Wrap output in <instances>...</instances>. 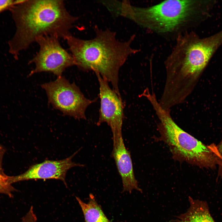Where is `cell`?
<instances>
[{
    "instance_id": "obj_1",
    "label": "cell",
    "mask_w": 222,
    "mask_h": 222,
    "mask_svg": "<svg viewBox=\"0 0 222 222\" xmlns=\"http://www.w3.org/2000/svg\"><path fill=\"white\" fill-rule=\"evenodd\" d=\"M222 44V34L220 33L204 38L193 32L179 35L175 47L165 62L166 77L162 100L172 106L183 103Z\"/></svg>"
},
{
    "instance_id": "obj_2",
    "label": "cell",
    "mask_w": 222,
    "mask_h": 222,
    "mask_svg": "<svg viewBox=\"0 0 222 222\" xmlns=\"http://www.w3.org/2000/svg\"><path fill=\"white\" fill-rule=\"evenodd\" d=\"M10 10L16 31L8 42L9 52L18 59L20 52L27 49L38 37L54 36L65 39L78 17L71 15L64 1L25 0Z\"/></svg>"
},
{
    "instance_id": "obj_3",
    "label": "cell",
    "mask_w": 222,
    "mask_h": 222,
    "mask_svg": "<svg viewBox=\"0 0 222 222\" xmlns=\"http://www.w3.org/2000/svg\"><path fill=\"white\" fill-rule=\"evenodd\" d=\"M94 30L95 36L91 39H82L72 35L66 39L76 65L83 71L98 73L111 84L113 89L121 98L119 71L129 56L138 51L131 47L135 36L122 42L116 39L115 32L109 29L101 30L95 25Z\"/></svg>"
},
{
    "instance_id": "obj_4",
    "label": "cell",
    "mask_w": 222,
    "mask_h": 222,
    "mask_svg": "<svg viewBox=\"0 0 222 222\" xmlns=\"http://www.w3.org/2000/svg\"><path fill=\"white\" fill-rule=\"evenodd\" d=\"M204 1L169 0L147 7L125 3L123 17L162 34L177 33L190 27L205 13Z\"/></svg>"
},
{
    "instance_id": "obj_5",
    "label": "cell",
    "mask_w": 222,
    "mask_h": 222,
    "mask_svg": "<svg viewBox=\"0 0 222 222\" xmlns=\"http://www.w3.org/2000/svg\"><path fill=\"white\" fill-rule=\"evenodd\" d=\"M148 100L159 120L161 138L174 157L200 167L215 168L216 159L210 145L204 144L179 127L172 118L170 110L161 106L155 95L150 96Z\"/></svg>"
},
{
    "instance_id": "obj_6",
    "label": "cell",
    "mask_w": 222,
    "mask_h": 222,
    "mask_svg": "<svg viewBox=\"0 0 222 222\" xmlns=\"http://www.w3.org/2000/svg\"><path fill=\"white\" fill-rule=\"evenodd\" d=\"M41 86L45 91L49 102L55 108L79 120L86 119L87 108L97 99L86 98L74 83H70L62 76Z\"/></svg>"
},
{
    "instance_id": "obj_7",
    "label": "cell",
    "mask_w": 222,
    "mask_h": 222,
    "mask_svg": "<svg viewBox=\"0 0 222 222\" xmlns=\"http://www.w3.org/2000/svg\"><path fill=\"white\" fill-rule=\"evenodd\" d=\"M54 36L47 35L38 37L35 42L39 44V51L29 62L34 63L35 69L30 73L49 72L58 77L62 76L65 69L76 65L72 55L61 45L59 39Z\"/></svg>"
},
{
    "instance_id": "obj_8",
    "label": "cell",
    "mask_w": 222,
    "mask_h": 222,
    "mask_svg": "<svg viewBox=\"0 0 222 222\" xmlns=\"http://www.w3.org/2000/svg\"><path fill=\"white\" fill-rule=\"evenodd\" d=\"M99 84L100 107L97 125L106 122L110 127L113 137L122 135L124 118L123 105L121 99L109 87L108 81L98 72H95Z\"/></svg>"
},
{
    "instance_id": "obj_9",
    "label": "cell",
    "mask_w": 222,
    "mask_h": 222,
    "mask_svg": "<svg viewBox=\"0 0 222 222\" xmlns=\"http://www.w3.org/2000/svg\"><path fill=\"white\" fill-rule=\"evenodd\" d=\"M79 150L69 157L57 161L46 160L31 166L25 172L15 176H9V183L12 184L29 180L54 179L60 180L66 185L65 178L67 171L72 167L84 166L76 163L72 159Z\"/></svg>"
},
{
    "instance_id": "obj_10",
    "label": "cell",
    "mask_w": 222,
    "mask_h": 222,
    "mask_svg": "<svg viewBox=\"0 0 222 222\" xmlns=\"http://www.w3.org/2000/svg\"><path fill=\"white\" fill-rule=\"evenodd\" d=\"M113 141L111 156L121 176L123 191L131 192L136 190L142 192L134 176L130 153L125 147L122 135L113 137Z\"/></svg>"
},
{
    "instance_id": "obj_11",
    "label": "cell",
    "mask_w": 222,
    "mask_h": 222,
    "mask_svg": "<svg viewBox=\"0 0 222 222\" xmlns=\"http://www.w3.org/2000/svg\"><path fill=\"white\" fill-rule=\"evenodd\" d=\"M190 206L187 211L177 217L176 222H215L205 203L189 197Z\"/></svg>"
},
{
    "instance_id": "obj_12",
    "label": "cell",
    "mask_w": 222,
    "mask_h": 222,
    "mask_svg": "<svg viewBox=\"0 0 222 222\" xmlns=\"http://www.w3.org/2000/svg\"><path fill=\"white\" fill-rule=\"evenodd\" d=\"M76 198L83 213L85 222H110L93 195H89L88 202L86 203L79 198L76 197Z\"/></svg>"
},
{
    "instance_id": "obj_13",
    "label": "cell",
    "mask_w": 222,
    "mask_h": 222,
    "mask_svg": "<svg viewBox=\"0 0 222 222\" xmlns=\"http://www.w3.org/2000/svg\"><path fill=\"white\" fill-rule=\"evenodd\" d=\"M8 176L0 173V193L12 197V192L15 191L8 181Z\"/></svg>"
},
{
    "instance_id": "obj_14",
    "label": "cell",
    "mask_w": 222,
    "mask_h": 222,
    "mask_svg": "<svg viewBox=\"0 0 222 222\" xmlns=\"http://www.w3.org/2000/svg\"><path fill=\"white\" fill-rule=\"evenodd\" d=\"M210 146L216 158L218 167V175L222 177V139L217 145L212 143Z\"/></svg>"
},
{
    "instance_id": "obj_15",
    "label": "cell",
    "mask_w": 222,
    "mask_h": 222,
    "mask_svg": "<svg viewBox=\"0 0 222 222\" xmlns=\"http://www.w3.org/2000/svg\"><path fill=\"white\" fill-rule=\"evenodd\" d=\"M15 5V0H0V13L5 10H10Z\"/></svg>"
},
{
    "instance_id": "obj_16",
    "label": "cell",
    "mask_w": 222,
    "mask_h": 222,
    "mask_svg": "<svg viewBox=\"0 0 222 222\" xmlns=\"http://www.w3.org/2000/svg\"><path fill=\"white\" fill-rule=\"evenodd\" d=\"M36 216L35 214L32 206L28 212L23 218L21 222H36Z\"/></svg>"
},
{
    "instance_id": "obj_17",
    "label": "cell",
    "mask_w": 222,
    "mask_h": 222,
    "mask_svg": "<svg viewBox=\"0 0 222 222\" xmlns=\"http://www.w3.org/2000/svg\"><path fill=\"white\" fill-rule=\"evenodd\" d=\"M6 150L4 147L0 145V173L4 174L2 167V162L3 157L5 152Z\"/></svg>"
},
{
    "instance_id": "obj_18",
    "label": "cell",
    "mask_w": 222,
    "mask_h": 222,
    "mask_svg": "<svg viewBox=\"0 0 222 222\" xmlns=\"http://www.w3.org/2000/svg\"><path fill=\"white\" fill-rule=\"evenodd\" d=\"M167 222H176V221H174L172 220V221H168Z\"/></svg>"
}]
</instances>
